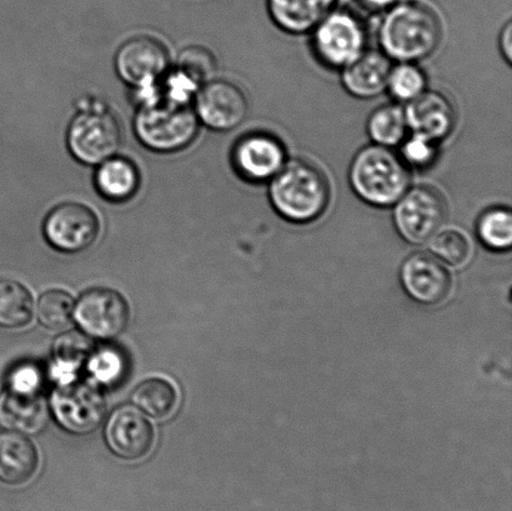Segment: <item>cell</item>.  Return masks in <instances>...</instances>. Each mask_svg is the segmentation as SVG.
Wrapping results in <instances>:
<instances>
[{"mask_svg": "<svg viewBox=\"0 0 512 511\" xmlns=\"http://www.w3.org/2000/svg\"><path fill=\"white\" fill-rule=\"evenodd\" d=\"M48 422V409L39 394L5 390L0 397V425L10 432L34 435Z\"/></svg>", "mask_w": 512, "mask_h": 511, "instance_id": "19", "label": "cell"}, {"mask_svg": "<svg viewBox=\"0 0 512 511\" xmlns=\"http://www.w3.org/2000/svg\"><path fill=\"white\" fill-rule=\"evenodd\" d=\"M431 249L436 257L444 262L460 267L471 257V245L468 237L456 229L439 230L435 234Z\"/></svg>", "mask_w": 512, "mask_h": 511, "instance_id": "28", "label": "cell"}, {"mask_svg": "<svg viewBox=\"0 0 512 511\" xmlns=\"http://www.w3.org/2000/svg\"><path fill=\"white\" fill-rule=\"evenodd\" d=\"M177 67L182 68L203 85L212 80L217 70V59L209 49L193 45L180 53Z\"/></svg>", "mask_w": 512, "mask_h": 511, "instance_id": "31", "label": "cell"}, {"mask_svg": "<svg viewBox=\"0 0 512 511\" xmlns=\"http://www.w3.org/2000/svg\"><path fill=\"white\" fill-rule=\"evenodd\" d=\"M439 143L418 133L406 137L400 144V158L411 169L431 167L438 158Z\"/></svg>", "mask_w": 512, "mask_h": 511, "instance_id": "30", "label": "cell"}, {"mask_svg": "<svg viewBox=\"0 0 512 511\" xmlns=\"http://www.w3.org/2000/svg\"><path fill=\"white\" fill-rule=\"evenodd\" d=\"M90 348L89 340L82 334L70 333L60 337L55 344V357H57V373L63 375L74 373L80 364L87 359Z\"/></svg>", "mask_w": 512, "mask_h": 511, "instance_id": "29", "label": "cell"}, {"mask_svg": "<svg viewBox=\"0 0 512 511\" xmlns=\"http://www.w3.org/2000/svg\"><path fill=\"white\" fill-rule=\"evenodd\" d=\"M360 7L368 10V12L378 13L394 7L400 0H356Z\"/></svg>", "mask_w": 512, "mask_h": 511, "instance_id": "35", "label": "cell"}, {"mask_svg": "<svg viewBox=\"0 0 512 511\" xmlns=\"http://www.w3.org/2000/svg\"><path fill=\"white\" fill-rule=\"evenodd\" d=\"M443 27L433 9L419 2H399L385 10L378 40L391 62L419 63L439 48Z\"/></svg>", "mask_w": 512, "mask_h": 511, "instance_id": "1", "label": "cell"}, {"mask_svg": "<svg viewBox=\"0 0 512 511\" xmlns=\"http://www.w3.org/2000/svg\"><path fill=\"white\" fill-rule=\"evenodd\" d=\"M74 299L65 290L53 289L40 297L38 305L39 322L45 328L62 330L67 328L74 315Z\"/></svg>", "mask_w": 512, "mask_h": 511, "instance_id": "27", "label": "cell"}, {"mask_svg": "<svg viewBox=\"0 0 512 511\" xmlns=\"http://www.w3.org/2000/svg\"><path fill=\"white\" fill-rule=\"evenodd\" d=\"M47 242L62 253H80L92 247L100 233L98 215L88 205L65 202L50 210L43 223Z\"/></svg>", "mask_w": 512, "mask_h": 511, "instance_id": "9", "label": "cell"}, {"mask_svg": "<svg viewBox=\"0 0 512 511\" xmlns=\"http://www.w3.org/2000/svg\"><path fill=\"white\" fill-rule=\"evenodd\" d=\"M405 117L413 133L425 135L436 143L443 142L454 132L456 110L453 102L438 90L426 89L418 98L406 104Z\"/></svg>", "mask_w": 512, "mask_h": 511, "instance_id": "16", "label": "cell"}, {"mask_svg": "<svg viewBox=\"0 0 512 511\" xmlns=\"http://www.w3.org/2000/svg\"><path fill=\"white\" fill-rule=\"evenodd\" d=\"M132 400L149 417L163 420L177 409L178 392L168 380L153 378L145 380L135 389Z\"/></svg>", "mask_w": 512, "mask_h": 511, "instance_id": "24", "label": "cell"}, {"mask_svg": "<svg viewBox=\"0 0 512 511\" xmlns=\"http://www.w3.org/2000/svg\"><path fill=\"white\" fill-rule=\"evenodd\" d=\"M311 47L326 68L343 69L366 50L368 30L359 15L348 9H334L316 27Z\"/></svg>", "mask_w": 512, "mask_h": 511, "instance_id": "6", "label": "cell"}, {"mask_svg": "<svg viewBox=\"0 0 512 511\" xmlns=\"http://www.w3.org/2000/svg\"><path fill=\"white\" fill-rule=\"evenodd\" d=\"M476 233L486 247L503 252L512 244V214L506 207L486 209L476 224Z\"/></svg>", "mask_w": 512, "mask_h": 511, "instance_id": "25", "label": "cell"}, {"mask_svg": "<svg viewBox=\"0 0 512 511\" xmlns=\"http://www.w3.org/2000/svg\"><path fill=\"white\" fill-rule=\"evenodd\" d=\"M142 177L132 159L114 155L97 165L94 185L100 197L108 202L124 203L138 193Z\"/></svg>", "mask_w": 512, "mask_h": 511, "instance_id": "20", "label": "cell"}, {"mask_svg": "<svg viewBox=\"0 0 512 511\" xmlns=\"http://www.w3.org/2000/svg\"><path fill=\"white\" fill-rule=\"evenodd\" d=\"M401 282L410 297L426 305L445 302L453 288L449 270L435 255L428 253H416L405 260Z\"/></svg>", "mask_w": 512, "mask_h": 511, "instance_id": "15", "label": "cell"}, {"mask_svg": "<svg viewBox=\"0 0 512 511\" xmlns=\"http://www.w3.org/2000/svg\"><path fill=\"white\" fill-rule=\"evenodd\" d=\"M34 300L24 285L14 280H0V327L19 329L32 322Z\"/></svg>", "mask_w": 512, "mask_h": 511, "instance_id": "23", "label": "cell"}, {"mask_svg": "<svg viewBox=\"0 0 512 511\" xmlns=\"http://www.w3.org/2000/svg\"><path fill=\"white\" fill-rule=\"evenodd\" d=\"M39 454L37 448L23 434L0 435V480L10 485L28 483L37 473Z\"/></svg>", "mask_w": 512, "mask_h": 511, "instance_id": "21", "label": "cell"}, {"mask_svg": "<svg viewBox=\"0 0 512 511\" xmlns=\"http://www.w3.org/2000/svg\"><path fill=\"white\" fill-rule=\"evenodd\" d=\"M83 332L99 339H113L127 329L130 308L127 299L112 289L97 288L82 295L74 309Z\"/></svg>", "mask_w": 512, "mask_h": 511, "instance_id": "13", "label": "cell"}, {"mask_svg": "<svg viewBox=\"0 0 512 511\" xmlns=\"http://www.w3.org/2000/svg\"><path fill=\"white\" fill-rule=\"evenodd\" d=\"M288 162V152L275 135L265 132L245 134L234 144L232 164L245 182L269 183Z\"/></svg>", "mask_w": 512, "mask_h": 511, "instance_id": "12", "label": "cell"}, {"mask_svg": "<svg viewBox=\"0 0 512 511\" xmlns=\"http://www.w3.org/2000/svg\"><path fill=\"white\" fill-rule=\"evenodd\" d=\"M115 72L130 89L153 87L172 67L168 48L149 35H138L120 45Z\"/></svg>", "mask_w": 512, "mask_h": 511, "instance_id": "8", "label": "cell"}, {"mask_svg": "<svg viewBox=\"0 0 512 511\" xmlns=\"http://www.w3.org/2000/svg\"><path fill=\"white\" fill-rule=\"evenodd\" d=\"M193 108L200 124L215 132H230L247 119L249 100L238 84L212 79L199 89Z\"/></svg>", "mask_w": 512, "mask_h": 511, "instance_id": "10", "label": "cell"}, {"mask_svg": "<svg viewBox=\"0 0 512 511\" xmlns=\"http://www.w3.org/2000/svg\"><path fill=\"white\" fill-rule=\"evenodd\" d=\"M154 429L142 412L132 407L115 410L105 427L110 450L124 460H140L152 452Z\"/></svg>", "mask_w": 512, "mask_h": 511, "instance_id": "14", "label": "cell"}, {"mask_svg": "<svg viewBox=\"0 0 512 511\" xmlns=\"http://www.w3.org/2000/svg\"><path fill=\"white\" fill-rule=\"evenodd\" d=\"M391 67V60L383 52L366 49L359 58L341 69V84L354 98H378L386 92Z\"/></svg>", "mask_w": 512, "mask_h": 511, "instance_id": "17", "label": "cell"}, {"mask_svg": "<svg viewBox=\"0 0 512 511\" xmlns=\"http://www.w3.org/2000/svg\"><path fill=\"white\" fill-rule=\"evenodd\" d=\"M500 50L501 54H503L506 62L511 64L512 60V23L508 22L504 25V28L501 29L500 33Z\"/></svg>", "mask_w": 512, "mask_h": 511, "instance_id": "34", "label": "cell"}, {"mask_svg": "<svg viewBox=\"0 0 512 511\" xmlns=\"http://www.w3.org/2000/svg\"><path fill=\"white\" fill-rule=\"evenodd\" d=\"M391 208L400 237L415 245L430 242L448 214L443 194L429 185L410 187Z\"/></svg>", "mask_w": 512, "mask_h": 511, "instance_id": "7", "label": "cell"}, {"mask_svg": "<svg viewBox=\"0 0 512 511\" xmlns=\"http://www.w3.org/2000/svg\"><path fill=\"white\" fill-rule=\"evenodd\" d=\"M125 368H127V364H125L122 354L113 349L100 350L90 360L89 365L93 377L105 385L119 383L123 379Z\"/></svg>", "mask_w": 512, "mask_h": 511, "instance_id": "32", "label": "cell"}, {"mask_svg": "<svg viewBox=\"0 0 512 511\" xmlns=\"http://www.w3.org/2000/svg\"><path fill=\"white\" fill-rule=\"evenodd\" d=\"M428 88V78L418 63H398L390 70L386 90L398 103L408 104Z\"/></svg>", "mask_w": 512, "mask_h": 511, "instance_id": "26", "label": "cell"}, {"mask_svg": "<svg viewBox=\"0 0 512 511\" xmlns=\"http://www.w3.org/2000/svg\"><path fill=\"white\" fill-rule=\"evenodd\" d=\"M271 207L286 222L308 224L318 220L329 207V179L318 165L305 159L286 162L269 182Z\"/></svg>", "mask_w": 512, "mask_h": 511, "instance_id": "2", "label": "cell"}, {"mask_svg": "<svg viewBox=\"0 0 512 511\" xmlns=\"http://www.w3.org/2000/svg\"><path fill=\"white\" fill-rule=\"evenodd\" d=\"M123 132L112 110L103 103L83 105L70 122L67 145L70 154L79 163L97 167L104 160L118 154Z\"/></svg>", "mask_w": 512, "mask_h": 511, "instance_id": "5", "label": "cell"}, {"mask_svg": "<svg viewBox=\"0 0 512 511\" xmlns=\"http://www.w3.org/2000/svg\"><path fill=\"white\" fill-rule=\"evenodd\" d=\"M338 0H266L273 23L284 33L303 35L313 32Z\"/></svg>", "mask_w": 512, "mask_h": 511, "instance_id": "18", "label": "cell"}, {"mask_svg": "<svg viewBox=\"0 0 512 511\" xmlns=\"http://www.w3.org/2000/svg\"><path fill=\"white\" fill-rule=\"evenodd\" d=\"M135 137L154 153H177L198 137L200 122L193 105H177L164 100L142 105L134 114Z\"/></svg>", "mask_w": 512, "mask_h": 511, "instance_id": "4", "label": "cell"}, {"mask_svg": "<svg viewBox=\"0 0 512 511\" xmlns=\"http://www.w3.org/2000/svg\"><path fill=\"white\" fill-rule=\"evenodd\" d=\"M405 109L398 103L380 105L368 118L366 132L371 142L380 147H399L408 137Z\"/></svg>", "mask_w": 512, "mask_h": 511, "instance_id": "22", "label": "cell"}, {"mask_svg": "<svg viewBox=\"0 0 512 511\" xmlns=\"http://www.w3.org/2000/svg\"><path fill=\"white\" fill-rule=\"evenodd\" d=\"M55 419L73 434H89L102 424L107 402L97 388L87 383L69 382L60 385L52 397Z\"/></svg>", "mask_w": 512, "mask_h": 511, "instance_id": "11", "label": "cell"}, {"mask_svg": "<svg viewBox=\"0 0 512 511\" xmlns=\"http://www.w3.org/2000/svg\"><path fill=\"white\" fill-rule=\"evenodd\" d=\"M349 183L361 202L374 208H391L411 187V172L399 153L371 144L351 160Z\"/></svg>", "mask_w": 512, "mask_h": 511, "instance_id": "3", "label": "cell"}, {"mask_svg": "<svg viewBox=\"0 0 512 511\" xmlns=\"http://www.w3.org/2000/svg\"><path fill=\"white\" fill-rule=\"evenodd\" d=\"M40 387H42V374L33 364L19 365L9 374L8 389L13 392L39 394Z\"/></svg>", "mask_w": 512, "mask_h": 511, "instance_id": "33", "label": "cell"}]
</instances>
